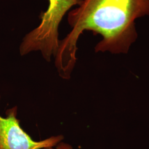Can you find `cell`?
<instances>
[{"instance_id": "cell-1", "label": "cell", "mask_w": 149, "mask_h": 149, "mask_svg": "<svg viewBox=\"0 0 149 149\" xmlns=\"http://www.w3.org/2000/svg\"><path fill=\"white\" fill-rule=\"evenodd\" d=\"M149 16V0H81L68 14L71 31L59 42L55 64L59 75L69 79L76 62L77 43L85 31L102 37L96 53L127 54L136 40L135 22Z\"/></svg>"}, {"instance_id": "cell-2", "label": "cell", "mask_w": 149, "mask_h": 149, "mask_svg": "<svg viewBox=\"0 0 149 149\" xmlns=\"http://www.w3.org/2000/svg\"><path fill=\"white\" fill-rule=\"evenodd\" d=\"M81 1L49 0L48 9L40 16V24L26 35L22 42L19 47L22 56L39 51L48 62L52 56L55 58L59 49V24L66 13Z\"/></svg>"}, {"instance_id": "cell-3", "label": "cell", "mask_w": 149, "mask_h": 149, "mask_svg": "<svg viewBox=\"0 0 149 149\" xmlns=\"http://www.w3.org/2000/svg\"><path fill=\"white\" fill-rule=\"evenodd\" d=\"M6 114L5 117L0 116V149H43L55 146L64 141L63 135L40 141L33 140L21 127L17 118V107L7 110Z\"/></svg>"}, {"instance_id": "cell-4", "label": "cell", "mask_w": 149, "mask_h": 149, "mask_svg": "<svg viewBox=\"0 0 149 149\" xmlns=\"http://www.w3.org/2000/svg\"><path fill=\"white\" fill-rule=\"evenodd\" d=\"M43 149H74L73 146L67 143L64 142V141L60 142L55 146L49 147Z\"/></svg>"}]
</instances>
